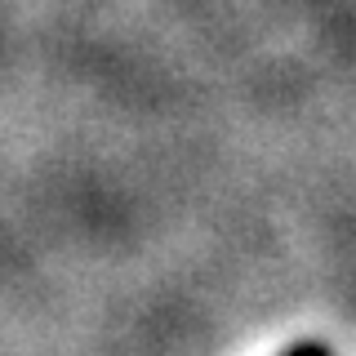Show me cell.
Returning a JSON list of instances; mask_svg holds the SVG:
<instances>
[{
  "label": "cell",
  "instance_id": "cell-1",
  "mask_svg": "<svg viewBox=\"0 0 356 356\" xmlns=\"http://www.w3.org/2000/svg\"><path fill=\"white\" fill-rule=\"evenodd\" d=\"M294 356H330V352H325V348H298Z\"/></svg>",
  "mask_w": 356,
  "mask_h": 356
}]
</instances>
